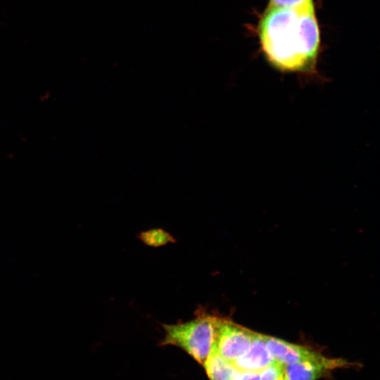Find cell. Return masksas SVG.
I'll use <instances>...</instances> for the list:
<instances>
[{"label": "cell", "instance_id": "cell-1", "mask_svg": "<svg viewBox=\"0 0 380 380\" xmlns=\"http://www.w3.org/2000/svg\"><path fill=\"white\" fill-rule=\"evenodd\" d=\"M262 51L281 72L317 75L320 32L314 6H267L258 23Z\"/></svg>", "mask_w": 380, "mask_h": 380}, {"label": "cell", "instance_id": "cell-2", "mask_svg": "<svg viewBox=\"0 0 380 380\" xmlns=\"http://www.w3.org/2000/svg\"><path fill=\"white\" fill-rule=\"evenodd\" d=\"M215 317L201 311L190 321L163 324L165 336L161 345L180 348L203 366L212 349Z\"/></svg>", "mask_w": 380, "mask_h": 380}, {"label": "cell", "instance_id": "cell-3", "mask_svg": "<svg viewBox=\"0 0 380 380\" xmlns=\"http://www.w3.org/2000/svg\"><path fill=\"white\" fill-rule=\"evenodd\" d=\"M255 334L256 332L229 319L216 316L211 350L233 363L247 351Z\"/></svg>", "mask_w": 380, "mask_h": 380}, {"label": "cell", "instance_id": "cell-4", "mask_svg": "<svg viewBox=\"0 0 380 380\" xmlns=\"http://www.w3.org/2000/svg\"><path fill=\"white\" fill-rule=\"evenodd\" d=\"M353 364L343 359H329L324 356L285 366L287 380H317L334 369Z\"/></svg>", "mask_w": 380, "mask_h": 380}, {"label": "cell", "instance_id": "cell-5", "mask_svg": "<svg viewBox=\"0 0 380 380\" xmlns=\"http://www.w3.org/2000/svg\"><path fill=\"white\" fill-rule=\"evenodd\" d=\"M265 339L273 360L284 366L322 356L312 349L276 337L265 335Z\"/></svg>", "mask_w": 380, "mask_h": 380}, {"label": "cell", "instance_id": "cell-6", "mask_svg": "<svg viewBox=\"0 0 380 380\" xmlns=\"http://www.w3.org/2000/svg\"><path fill=\"white\" fill-rule=\"evenodd\" d=\"M273 362L266 346L265 335L256 332L247 351L232 364L241 372H260Z\"/></svg>", "mask_w": 380, "mask_h": 380}, {"label": "cell", "instance_id": "cell-7", "mask_svg": "<svg viewBox=\"0 0 380 380\" xmlns=\"http://www.w3.org/2000/svg\"><path fill=\"white\" fill-rule=\"evenodd\" d=\"M203 367L210 380H236L241 373L232 363L224 360L213 350Z\"/></svg>", "mask_w": 380, "mask_h": 380}, {"label": "cell", "instance_id": "cell-8", "mask_svg": "<svg viewBox=\"0 0 380 380\" xmlns=\"http://www.w3.org/2000/svg\"><path fill=\"white\" fill-rule=\"evenodd\" d=\"M260 380H287L285 366L274 361L260 372Z\"/></svg>", "mask_w": 380, "mask_h": 380}, {"label": "cell", "instance_id": "cell-9", "mask_svg": "<svg viewBox=\"0 0 380 380\" xmlns=\"http://www.w3.org/2000/svg\"><path fill=\"white\" fill-rule=\"evenodd\" d=\"M314 6L313 0H269L267 6L302 8Z\"/></svg>", "mask_w": 380, "mask_h": 380}, {"label": "cell", "instance_id": "cell-10", "mask_svg": "<svg viewBox=\"0 0 380 380\" xmlns=\"http://www.w3.org/2000/svg\"><path fill=\"white\" fill-rule=\"evenodd\" d=\"M236 380H260V372H241Z\"/></svg>", "mask_w": 380, "mask_h": 380}]
</instances>
